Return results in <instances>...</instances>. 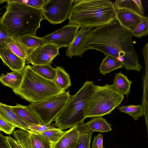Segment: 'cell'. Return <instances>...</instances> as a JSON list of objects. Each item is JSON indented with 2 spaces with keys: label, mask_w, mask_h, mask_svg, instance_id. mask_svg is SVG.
Returning a JSON list of instances; mask_svg holds the SVG:
<instances>
[{
  "label": "cell",
  "mask_w": 148,
  "mask_h": 148,
  "mask_svg": "<svg viewBox=\"0 0 148 148\" xmlns=\"http://www.w3.org/2000/svg\"><path fill=\"white\" fill-rule=\"evenodd\" d=\"M133 36L132 32L116 20L92 29L86 47L88 50H96L116 58L127 71L140 72L142 66L135 49Z\"/></svg>",
  "instance_id": "1"
},
{
  "label": "cell",
  "mask_w": 148,
  "mask_h": 148,
  "mask_svg": "<svg viewBox=\"0 0 148 148\" xmlns=\"http://www.w3.org/2000/svg\"><path fill=\"white\" fill-rule=\"evenodd\" d=\"M6 10L0 22L14 38L28 35H36L44 20L41 10L17 0H7Z\"/></svg>",
  "instance_id": "2"
},
{
  "label": "cell",
  "mask_w": 148,
  "mask_h": 148,
  "mask_svg": "<svg viewBox=\"0 0 148 148\" xmlns=\"http://www.w3.org/2000/svg\"><path fill=\"white\" fill-rule=\"evenodd\" d=\"M73 3L69 24L92 29L116 20L114 3L110 0H73Z\"/></svg>",
  "instance_id": "3"
},
{
  "label": "cell",
  "mask_w": 148,
  "mask_h": 148,
  "mask_svg": "<svg viewBox=\"0 0 148 148\" xmlns=\"http://www.w3.org/2000/svg\"><path fill=\"white\" fill-rule=\"evenodd\" d=\"M14 93L31 103L45 101L65 91L60 88L53 81L45 79L35 72L30 65L25 66L20 87Z\"/></svg>",
  "instance_id": "4"
},
{
  "label": "cell",
  "mask_w": 148,
  "mask_h": 148,
  "mask_svg": "<svg viewBox=\"0 0 148 148\" xmlns=\"http://www.w3.org/2000/svg\"><path fill=\"white\" fill-rule=\"evenodd\" d=\"M95 86L93 81H86L75 95H70L64 107L54 119L56 127L62 130L84 122L85 107Z\"/></svg>",
  "instance_id": "5"
},
{
  "label": "cell",
  "mask_w": 148,
  "mask_h": 148,
  "mask_svg": "<svg viewBox=\"0 0 148 148\" xmlns=\"http://www.w3.org/2000/svg\"><path fill=\"white\" fill-rule=\"evenodd\" d=\"M124 98V95L115 90L112 85H95L85 107L86 118L102 117L110 114L119 107Z\"/></svg>",
  "instance_id": "6"
},
{
  "label": "cell",
  "mask_w": 148,
  "mask_h": 148,
  "mask_svg": "<svg viewBox=\"0 0 148 148\" xmlns=\"http://www.w3.org/2000/svg\"><path fill=\"white\" fill-rule=\"evenodd\" d=\"M70 96L68 91L39 103L29 105L36 113L43 125L51 123L62 111Z\"/></svg>",
  "instance_id": "7"
},
{
  "label": "cell",
  "mask_w": 148,
  "mask_h": 148,
  "mask_svg": "<svg viewBox=\"0 0 148 148\" xmlns=\"http://www.w3.org/2000/svg\"><path fill=\"white\" fill-rule=\"evenodd\" d=\"M73 0H48L41 11L44 18L50 23L57 24L68 18Z\"/></svg>",
  "instance_id": "8"
},
{
  "label": "cell",
  "mask_w": 148,
  "mask_h": 148,
  "mask_svg": "<svg viewBox=\"0 0 148 148\" xmlns=\"http://www.w3.org/2000/svg\"><path fill=\"white\" fill-rule=\"evenodd\" d=\"M79 28L77 25L69 24L41 38L45 44L53 45L60 48L68 47L73 41Z\"/></svg>",
  "instance_id": "9"
},
{
  "label": "cell",
  "mask_w": 148,
  "mask_h": 148,
  "mask_svg": "<svg viewBox=\"0 0 148 148\" xmlns=\"http://www.w3.org/2000/svg\"><path fill=\"white\" fill-rule=\"evenodd\" d=\"M60 48L53 45L45 44L29 52L25 63L33 65H51L53 59L60 55Z\"/></svg>",
  "instance_id": "10"
},
{
  "label": "cell",
  "mask_w": 148,
  "mask_h": 148,
  "mask_svg": "<svg viewBox=\"0 0 148 148\" xmlns=\"http://www.w3.org/2000/svg\"><path fill=\"white\" fill-rule=\"evenodd\" d=\"M92 29L81 28L68 47L66 56L70 58L76 56L82 57V55L88 50L86 45L90 38Z\"/></svg>",
  "instance_id": "11"
},
{
  "label": "cell",
  "mask_w": 148,
  "mask_h": 148,
  "mask_svg": "<svg viewBox=\"0 0 148 148\" xmlns=\"http://www.w3.org/2000/svg\"><path fill=\"white\" fill-rule=\"evenodd\" d=\"M116 20L123 27L133 32L137 26L146 18L124 9H116Z\"/></svg>",
  "instance_id": "12"
},
{
  "label": "cell",
  "mask_w": 148,
  "mask_h": 148,
  "mask_svg": "<svg viewBox=\"0 0 148 148\" xmlns=\"http://www.w3.org/2000/svg\"><path fill=\"white\" fill-rule=\"evenodd\" d=\"M0 58L12 71H19L25 66V60L19 57L9 49L0 47Z\"/></svg>",
  "instance_id": "13"
},
{
  "label": "cell",
  "mask_w": 148,
  "mask_h": 148,
  "mask_svg": "<svg viewBox=\"0 0 148 148\" xmlns=\"http://www.w3.org/2000/svg\"><path fill=\"white\" fill-rule=\"evenodd\" d=\"M0 115L16 127L27 131L30 124L21 118L11 110L10 106L0 103Z\"/></svg>",
  "instance_id": "14"
},
{
  "label": "cell",
  "mask_w": 148,
  "mask_h": 148,
  "mask_svg": "<svg viewBox=\"0 0 148 148\" xmlns=\"http://www.w3.org/2000/svg\"><path fill=\"white\" fill-rule=\"evenodd\" d=\"M10 106L13 112L31 125L42 124L38 116L29 105L24 106L17 104L15 106Z\"/></svg>",
  "instance_id": "15"
},
{
  "label": "cell",
  "mask_w": 148,
  "mask_h": 148,
  "mask_svg": "<svg viewBox=\"0 0 148 148\" xmlns=\"http://www.w3.org/2000/svg\"><path fill=\"white\" fill-rule=\"evenodd\" d=\"M24 68L19 71H12L0 76V82L4 85L8 86L13 90L18 89L21 83L24 74Z\"/></svg>",
  "instance_id": "16"
},
{
  "label": "cell",
  "mask_w": 148,
  "mask_h": 148,
  "mask_svg": "<svg viewBox=\"0 0 148 148\" xmlns=\"http://www.w3.org/2000/svg\"><path fill=\"white\" fill-rule=\"evenodd\" d=\"M78 136L79 132L76 126L70 128L53 145V148H73L77 142Z\"/></svg>",
  "instance_id": "17"
},
{
  "label": "cell",
  "mask_w": 148,
  "mask_h": 148,
  "mask_svg": "<svg viewBox=\"0 0 148 148\" xmlns=\"http://www.w3.org/2000/svg\"><path fill=\"white\" fill-rule=\"evenodd\" d=\"M112 86L118 92L123 95L130 94L132 81L128 79L127 75L120 71L115 74Z\"/></svg>",
  "instance_id": "18"
},
{
  "label": "cell",
  "mask_w": 148,
  "mask_h": 148,
  "mask_svg": "<svg viewBox=\"0 0 148 148\" xmlns=\"http://www.w3.org/2000/svg\"><path fill=\"white\" fill-rule=\"evenodd\" d=\"M76 127L79 132L77 142L73 148H90V145L93 133L84 122Z\"/></svg>",
  "instance_id": "19"
},
{
  "label": "cell",
  "mask_w": 148,
  "mask_h": 148,
  "mask_svg": "<svg viewBox=\"0 0 148 148\" xmlns=\"http://www.w3.org/2000/svg\"><path fill=\"white\" fill-rule=\"evenodd\" d=\"M116 9H124L144 16V9L140 0H116L114 3Z\"/></svg>",
  "instance_id": "20"
},
{
  "label": "cell",
  "mask_w": 148,
  "mask_h": 148,
  "mask_svg": "<svg viewBox=\"0 0 148 148\" xmlns=\"http://www.w3.org/2000/svg\"><path fill=\"white\" fill-rule=\"evenodd\" d=\"M123 63L116 58L110 55H105V58L102 59L99 69L100 74L105 75L106 74L112 71L123 68Z\"/></svg>",
  "instance_id": "21"
},
{
  "label": "cell",
  "mask_w": 148,
  "mask_h": 148,
  "mask_svg": "<svg viewBox=\"0 0 148 148\" xmlns=\"http://www.w3.org/2000/svg\"><path fill=\"white\" fill-rule=\"evenodd\" d=\"M85 124L93 132H108L112 130L111 125L102 117L92 118L90 121Z\"/></svg>",
  "instance_id": "22"
},
{
  "label": "cell",
  "mask_w": 148,
  "mask_h": 148,
  "mask_svg": "<svg viewBox=\"0 0 148 148\" xmlns=\"http://www.w3.org/2000/svg\"><path fill=\"white\" fill-rule=\"evenodd\" d=\"M56 74L53 81L60 88L65 91L71 86L69 75L61 66H56Z\"/></svg>",
  "instance_id": "23"
},
{
  "label": "cell",
  "mask_w": 148,
  "mask_h": 148,
  "mask_svg": "<svg viewBox=\"0 0 148 148\" xmlns=\"http://www.w3.org/2000/svg\"><path fill=\"white\" fill-rule=\"evenodd\" d=\"M26 48L29 53L38 47L45 44L41 38L36 35H28L18 39Z\"/></svg>",
  "instance_id": "24"
},
{
  "label": "cell",
  "mask_w": 148,
  "mask_h": 148,
  "mask_svg": "<svg viewBox=\"0 0 148 148\" xmlns=\"http://www.w3.org/2000/svg\"><path fill=\"white\" fill-rule=\"evenodd\" d=\"M30 67L35 72L45 79L53 81L55 77L56 69L51 65L30 66Z\"/></svg>",
  "instance_id": "25"
},
{
  "label": "cell",
  "mask_w": 148,
  "mask_h": 148,
  "mask_svg": "<svg viewBox=\"0 0 148 148\" xmlns=\"http://www.w3.org/2000/svg\"><path fill=\"white\" fill-rule=\"evenodd\" d=\"M27 132L34 148H53V145L40 134L29 130Z\"/></svg>",
  "instance_id": "26"
},
{
  "label": "cell",
  "mask_w": 148,
  "mask_h": 148,
  "mask_svg": "<svg viewBox=\"0 0 148 148\" xmlns=\"http://www.w3.org/2000/svg\"><path fill=\"white\" fill-rule=\"evenodd\" d=\"M118 109L121 112L125 113L131 116L135 121L137 120L144 114L142 105L122 106L118 107Z\"/></svg>",
  "instance_id": "27"
},
{
  "label": "cell",
  "mask_w": 148,
  "mask_h": 148,
  "mask_svg": "<svg viewBox=\"0 0 148 148\" xmlns=\"http://www.w3.org/2000/svg\"><path fill=\"white\" fill-rule=\"evenodd\" d=\"M9 49L20 58L25 59L28 55L27 51L18 39L13 38L8 43Z\"/></svg>",
  "instance_id": "28"
},
{
  "label": "cell",
  "mask_w": 148,
  "mask_h": 148,
  "mask_svg": "<svg viewBox=\"0 0 148 148\" xmlns=\"http://www.w3.org/2000/svg\"><path fill=\"white\" fill-rule=\"evenodd\" d=\"M12 134L14 138L23 148H34L31 141L29 133L28 132L18 129L14 131Z\"/></svg>",
  "instance_id": "29"
},
{
  "label": "cell",
  "mask_w": 148,
  "mask_h": 148,
  "mask_svg": "<svg viewBox=\"0 0 148 148\" xmlns=\"http://www.w3.org/2000/svg\"><path fill=\"white\" fill-rule=\"evenodd\" d=\"M58 128L50 129L41 133H39L46 138L53 145L58 142L66 132Z\"/></svg>",
  "instance_id": "30"
},
{
  "label": "cell",
  "mask_w": 148,
  "mask_h": 148,
  "mask_svg": "<svg viewBox=\"0 0 148 148\" xmlns=\"http://www.w3.org/2000/svg\"><path fill=\"white\" fill-rule=\"evenodd\" d=\"M133 36L137 38H141L143 36H146L148 34V16L140 23L132 32Z\"/></svg>",
  "instance_id": "31"
},
{
  "label": "cell",
  "mask_w": 148,
  "mask_h": 148,
  "mask_svg": "<svg viewBox=\"0 0 148 148\" xmlns=\"http://www.w3.org/2000/svg\"><path fill=\"white\" fill-rule=\"evenodd\" d=\"M13 38L0 22V47L9 49L8 43Z\"/></svg>",
  "instance_id": "32"
},
{
  "label": "cell",
  "mask_w": 148,
  "mask_h": 148,
  "mask_svg": "<svg viewBox=\"0 0 148 148\" xmlns=\"http://www.w3.org/2000/svg\"><path fill=\"white\" fill-rule=\"evenodd\" d=\"M16 126L4 119L0 115V130L7 134H12Z\"/></svg>",
  "instance_id": "33"
},
{
  "label": "cell",
  "mask_w": 148,
  "mask_h": 148,
  "mask_svg": "<svg viewBox=\"0 0 148 148\" xmlns=\"http://www.w3.org/2000/svg\"><path fill=\"white\" fill-rule=\"evenodd\" d=\"M55 123L45 125H31L29 126L28 130L36 133H41L48 130L57 128Z\"/></svg>",
  "instance_id": "34"
},
{
  "label": "cell",
  "mask_w": 148,
  "mask_h": 148,
  "mask_svg": "<svg viewBox=\"0 0 148 148\" xmlns=\"http://www.w3.org/2000/svg\"><path fill=\"white\" fill-rule=\"evenodd\" d=\"M19 2L26 4L41 11L48 0H17Z\"/></svg>",
  "instance_id": "35"
},
{
  "label": "cell",
  "mask_w": 148,
  "mask_h": 148,
  "mask_svg": "<svg viewBox=\"0 0 148 148\" xmlns=\"http://www.w3.org/2000/svg\"><path fill=\"white\" fill-rule=\"evenodd\" d=\"M103 135L101 132L97 136H95L92 144V147L90 148H103Z\"/></svg>",
  "instance_id": "36"
},
{
  "label": "cell",
  "mask_w": 148,
  "mask_h": 148,
  "mask_svg": "<svg viewBox=\"0 0 148 148\" xmlns=\"http://www.w3.org/2000/svg\"><path fill=\"white\" fill-rule=\"evenodd\" d=\"M0 148H11L6 136H4L0 132Z\"/></svg>",
  "instance_id": "37"
},
{
  "label": "cell",
  "mask_w": 148,
  "mask_h": 148,
  "mask_svg": "<svg viewBox=\"0 0 148 148\" xmlns=\"http://www.w3.org/2000/svg\"><path fill=\"white\" fill-rule=\"evenodd\" d=\"M7 141L11 148H18L17 141L10 136H6Z\"/></svg>",
  "instance_id": "38"
},
{
  "label": "cell",
  "mask_w": 148,
  "mask_h": 148,
  "mask_svg": "<svg viewBox=\"0 0 148 148\" xmlns=\"http://www.w3.org/2000/svg\"><path fill=\"white\" fill-rule=\"evenodd\" d=\"M18 143V148H23V147L21 146V144L17 142Z\"/></svg>",
  "instance_id": "39"
},
{
  "label": "cell",
  "mask_w": 148,
  "mask_h": 148,
  "mask_svg": "<svg viewBox=\"0 0 148 148\" xmlns=\"http://www.w3.org/2000/svg\"><path fill=\"white\" fill-rule=\"evenodd\" d=\"M7 1L5 0H0V4L4 2H7Z\"/></svg>",
  "instance_id": "40"
},
{
  "label": "cell",
  "mask_w": 148,
  "mask_h": 148,
  "mask_svg": "<svg viewBox=\"0 0 148 148\" xmlns=\"http://www.w3.org/2000/svg\"></svg>",
  "instance_id": "41"
}]
</instances>
